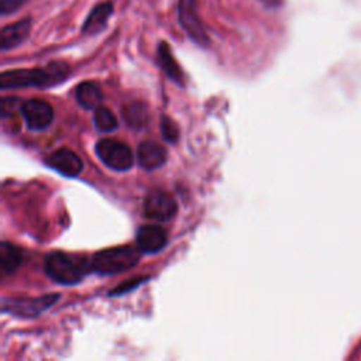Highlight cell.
Returning <instances> with one entry per match:
<instances>
[{"instance_id":"obj_14","label":"cell","mask_w":361,"mask_h":361,"mask_svg":"<svg viewBox=\"0 0 361 361\" xmlns=\"http://www.w3.org/2000/svg\"><path fill=\"white\" fill-rule=\"evenodd\" d=\"M158 62L169 79H172L179 86H183L182 69L178 65L176 59L173 58L171 47L165 41L159 42V45H158Z\"/></svg>"},{"instance_id":"obj_10","label":"cell","mask_w":361,"mask_h":361,"mask_svg":"<svg viewBox=\"0 0 361 361\" xmlns=\"http://www.w3.org/2000/svg\"><path fill=\"white\" fill-rule=\"evenodd\" d=\"M137 247L144 252H157L168 243L166 231L161 226L145 224L137 230Z\"/></svg>"},{"instance_id":"obj_12","label":"cell","mask_w":361,"mask_h":361,"mask_svg":"<svg viewBox=\"0 0 361 361\" xmlns=\"http://www.w3.org/2000/svg\"><path fill=\"white\" fill-rule=\"evenodd\" d=\"M30 30H31V18H24L3 27L0 32L1 51H7L23 44L27 39Z\"/></svg>"},{"instance_id":"obj_15","label":"cell","mask_w":361,"mask_h":361,"mask_svg":"<svg viewBox=\"0 0 361 361\" xmlns=\"http://www.w3.org/2000/svg\"><path fill=\"white\" fill-rule=\"evenodd\" d=\"M121 116H123V120L127 123V126L131 128L145 127L149 118L148 109L141 102H133L126 104L121 110Z\"/></svg>"},{"instance_id":"obj_17","label":"cell","mask_w":361,"mask_h":361,"mask_svg":"<svg viewBox=\"0 0 361 361\" xmlns=\"http://www.w3.org/2000/svg\"><path fill=\"white\" fill-rule=\"evenodd\" d=\"M21 261L23 257L20 250L7 241H3L0 245V262L3 274L14 272L20 267Z\"/></svg>"},{"instance_id":"obj_8","label":"cell","mask_w":361,"mask_h":361,"mask_svg":"<svg viewBox=\"0 0 361 361\" xmlns=\"http://www.w3.org/2000/svg\"><path fill=\"white\" fill-rule=\"evenodd\" d=\"M23 118L30 130L41 131L49 127L54 120L52 106L41 99H30L21 104Z\"/></svg>"},{"instance_id":"obj_4","label":"cell","mask_w":361,"mask_h":361,"mask_svg":"<svg viewBox=\"0 0 361 361\" xmlns=\"http://www.w3.org/2000/svg\"><path fill=\"white\" fill-rule=\"evenodd\" d=\"M94 149L100 161L114 171H127L134 164V155L130 147L117 140H99Z\"/></svg>"},{"instance_id":"obj_3","label":"cell","mask_w":361,"mask_h":361,"mask_svg":"<svg viewBox=\"0 0 361 361\" xmlns=\"http://www.w3.org/2000/svg\"><path fill=\"white\" fill-rule=\"evenodd\" d=\"M140 261V248L121 245L99 251L92 258V269L102 275L120 274L131 269Z\"/></svg>"},{"instance_id":"obj_7","label":"cell","mask_w":361,"mask_h":361,"mask_svg":"<svg viewBox=\"0 0 361 361\" xmlns=\"http://www.w3.org/2000/svg\"><path fill=\"white\" fill-rule=\"evenodd\" d=\"M178 212V204L172 196L165 192H149L144 199V214L157 221H168Z\"/></svg>"},{"instance_id":"obj_22","label":"cell","mask_w":361,"mask_h":361,"mask_svg":"<svg viewBox=\"0 0 361 361\" xmlns=\"http://www.w3.org/2000/svg\"><path fill=\"white\" fill-rule=\"evenodd\" d=\"M17 100L16 97H3L1 99V116L3 117H7L8 114H11V111L14 110L16 104H17Z\"/></svg>"},{"instance_id":"obj_9","label":"cell","mask_w":361,"mask_h":361,"mask_svg":"<svg viewBox=\"0 0 361 361\" xmlns=\"http://www.w3.org/2000/svg\"><path fill=\"white\" fill-rule=\"evenodd\" d=\"M47 164L52 169H55L59 173L69 176V178L78 176L83 169L82 158L78 154H75L73 151L66 149V148H61V149L52 152L51 155H48Z\"/></svg>"},{"instance_id":"obj_20","label":"cell","mask_w":361,"mask_h":361,"mask_svg":"<svg viewBox=\"0 0 361 361\" xmlns=\"http://www.w3.org/2000/svg\"><path fill=\"white\" fill-rule=\"evenodd\" d=\"M24 3H25V0H1L0 13H1V16L16 13Z\"/></svg>"},{"instance_id":"obj_18","label":"cell","mask_w":361,"mask_h":361,"mask_svg":"<svg viewBox=\"0 0 361 361\" xmlns=\"http://www.w3.org/2000/svg\"><path fill=\"white\" fill-rule=\"evenodd\" d=\"M93 121H94L96 128L102 133H111L117 128L116 116L111 113L110 109L103 107V106H99L94 109Z\"/></svg>"},{"instance_id":"obj_6","label":"cell","mask_w":361,"mask_h":361,"mask_svg":"<svg viewBox=\"0 0 361 361\" xmlns=\"http://www.w3.org/2000/svg\"><path fill=\"white\" fill-rule=\"evenodd\" d=\"M59 299L58 295L49 293L39 298H13L4 299L1 303L3 312L11 313L18 317H35Z\"/></svg>"},{"instance_id":"obj_1","label":"cell","mask_w":361,"mask_h":361,"mask_svg":"<svg viewBox=\"0 0 361 361\" xmlns=\"http://www.w3.org/2000/svg\"><path fill=\"white\" fill-rule=\"evenodd\" d=\"M69 75V66L63 62H51L44 68L4 71L0 76V87H48L62 82Z\"/></svg>"},{"instance_id":"obj_13","label":"cell","mask_w":361,"mask_h":361,"mask_svg":"<svg viewBox=\"0 0 361 361\" xmlns=\"http://www.w3.org/2000/svg\"><path fill=\"white\" fill-rule=\"evenodd\" d=\"M111 13H113V6L109 1L94 6V8L89 13V16L83 23L82 32L86 35H94L103 31Z\"/></svg>"},{"instance_id":"obj_5","label":"cell","mask_w":361,"mask_h":361,"mask_svg":"<svg viewBox=\"0 0 361 361\" xmlns=\"http://www.w3.org/2000/svg\"><path fill=\"white\" fill-rule=\"evenodd\" d=\"M178 20L188 37L199 47H207L210 39L206 30L197 16L195 0H179L178 3Z\"/></svg>"},{"instance_id":"obj_23","label":"cell","mask_w":361,"mask_h":361,"mask_svg":"<svg viewBox=\"0 0 361 361\" xmlns=\"http://www.w3.org/2000/svg\"><path fill=\"white\" fill-rule=\"evenodd\" d=\"M267 7H271V8H275V7H279L282 4V0H261Z\"/></svg>"},{"instance_id":"obj_19","label":"cell","mask_w":361,"mask_h":361,"mask_svg":"<svg viewBox=\"0 0 361 361\" xmlns=\"http://www.w3.org/2000/svg\"><path fill=\"white\" fill-rule=\"evenodd\" d=\"M161 133L162 137L169 142H176L179 138V128L176 123L166 116L161 117Z\"/></svg>"},{"instance_id":"obj_11","label":"cell","mask_w":361,"mask_h":361,"mask_svg":"<svg viewBox=\"0 0 361 361\" xmlns=\"http://www.w3.org/2000/svg\"><path fill=\"white\" fill-rule=\"evenodd\" d=\"M137 161L147 171L158 169L166 161V149L155 141H144L137 148Z\"/></svg>"},{"instance_id":"obj_16","label":"cell","mask_w":361,"mask_h":361,"mask_svg":"<svg viewBox=\"0 0 361 361\" xmlns=\"http://www.w3.org/2000/svg\"><path fill=\"white\" fill-rule=\"evenodd\" d=\"M75 97L83 109H96L102 100V90L94 82H83L76 87Z\"/></svg>"},{"instance_id":"obj_2","label":"cell","mask_w":361,"mask_h":361,"mask_svg":"<svg viewBox=\"0 0 361 361\" xmlns=\"http://www.w3.org/2000/svg\"><path fill=\"white\" fill-rule=\"evenodd\" d=\"M44 268L52 281L71 285L79 282L92 269V262L78 255L56 251L47 255Z\"/></svg>"},{"instance_id":"obj_21","label":"cell","mask_w":361,"mask_h":361,"mask_svg":"<svg viewBox=\"0 0 361 361\" xmlns=\"http://www.w3.org/2000/svg\"><path fill=\"white\" fill-rule=\"evenodd\" d=\"M145 279H148V278H145V276H142V278H133V279H130V281L121 283V285L117 286L116 289L110 290V295H120V293H124V292H127V290L135 288L137 285H140V283H141L142 281H145Z\"/></svg>"}]
</instances>
